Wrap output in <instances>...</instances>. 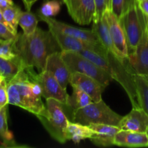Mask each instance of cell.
Listing matches in <instances>:
<instances>
[{"instance_id":"277c9868","label":"cell","mask_w":148,"mask_h":148,"mask_svg":"<svg viewBox=\"0 0 148 148\" xmlns=\"http://www.w3.org/2000/svg\"><path fill=\"white\" fill-rule=\"evenodd\" d=\"M72 121L85 125L103 124L119 127L122 116L113 111L103 101L92 102L90 105L72 111Z\"/></svg>"},{"instance_id":"52a82bcc","label":"cell","mask_w":148,"mask_h":148,"mask_svg":"<svg viewBox=\"0 0 148 148\" xmlns=\"http://www.w3.org/2000/svg\"><path fill=\"white\" fill-rule=\"evenodd\" d=\"M35 80L40 85L42 89V97L45 99L53 98L68 106L70 95L59 81L49 72L46 70L38 72L35 76Z\"/></svg>"},{"instance_id":"d6986e66","label":"cell","mask_w":148,"mask_h":148,"mask_svg":"<svg viewBox=\"0 0 148 148\" xmlns=\"http://www.w3.org/2000/svg\"><path fill=\"white\" fill-rule=\"evenodd\" d=\"M24 66L17 57L12 59H5L0 57V75L3 77L6 82L12 79Z\"/></svg>"},{"instance_id":"8992f818","label":"cell","mask_w":148,"mask_h":148,"mask_svg":"<svg viewBox=\"0 0 148 148\" xmlns=\"http://www.w3.org/2000/svg\"><path fill=\"white\" fill-rule=\"evenodd\" d=\"M62 56L72 73L79 72L96 79L103 87L106 88L112 77L106 71L99 67L80 53L71 51H61Z\"/></svg>"},{"instance_id":"6da1fadb","label":"cell","mask_w":148,"mask_h":148,"mask_svg":"<svg viewBox=\"0 0 148 148\" xmlns=\"http://www.w3.org/2000/svg\"><path fill=\"white\" fill-rule=\"evenodd\" d=\"M59 49L50 30L46 31L39 27L31 35L17 33L13 43L16 57L23 66L36 67L38 72L45 69L48 56Z\"/></svg>"},{"instance_id":"d4e9b609","label":"cell","mask_w":148,"mask_h":148,"mask_svg":"<svg viewBox=\"0 0 148 148\" xmlns=\"http://www.w3.org/2000/svg\"><path fill=\"white\" fill-rule=\"evenodd\" d=\"M62 2L56 0L47 1L43 3L39 10V14L46 17H52L59 14Z\"/></svg>"},{"instance_id":"5b68a950","label":"cell","mask_w":148,"mask_h":148,"mask_svg":"<svg viewBox=\"0 0 148 148\" xmlns=\"http://www.w3.org/2000/svg\"><path fill=\"white\" fill-rule=\"evenodd\" d=\"M119 20L127 37L129 55H130L135 51L146 28L145 14L140 10L137 0L132 3Z\"/></svg>"},{"instance_id":"4dcf8cb0","label":"cell","mask_w":148,"mask_h":148,"mask_svg":"<svg viewBox=\"0 0 148 148\" xmlns=\"http://www.w3.org/2000/svg\"><path fill=\"white\" fill-rule=\"evenodd\" d=\"M139 6H140V8L142 10V12L144 13V14L148 16V0L140 1Z\"/></svg>"},{"instance_id":"4316f807","label":"cell","mask_w":148,"mask_h":148,"mask_svg":"<svg viewBox=\"0 0 148 148\" xmlns=\"http://www.w3.org/2000/svg\"><path fill=\"white\" fill-rule=\"evenodd\" d=\"M111 0H95V12L92 22L98 21L103 17L107 10H110Z\"/></svg>"},{"instance_id":"74e56055","label":"cell","mask_w":148,"mask_h":148,"mask_svg":"<svg viewBox=\"0 0 148 148\" xmlns=\"http://www.w3.org/2000/svg\"><path fill=\"white\" fill-rule=\"evenodd\" d=\"M0 145H2V146H4V143H3L1 141V140H0Z\"/></svg>"},{"instance_id":"1f68e13d","label":"cell","mask_w":148,"mask_h":148,"mask_svg":"<svg viewBox=\"0 0 148 148\" xmlns=\"http://www.w3.org/2000/svg\"><path fill=\"white\" fill-rule=\"evenodd\" d=\"M13 4L12 0H0V10L2 12L4 9Z\"/></svg>"},{"instance_id":"30bf717a","label":"cell","mask_w":148,"mask_h":148,"mask_svg":"<svg viewBox=\"0 0 148 148\" xmlns=\"http://www.w3.org/2000/svg\"><path fill=\"white\" fill-rule=\"evenodd\" d=\"M128 62L134 74L148 75V33L146 28L135 51L129 55Z\"/></svg>"},{"instance_id":"8fae6325","label":"cell","mask_w":148,"mask_h":148,"mask_svg":"<svg viewBox=\"0 0 148 148\" xmlns=\"http://www.w3.org/2000/svg\"><path fill=\"white\" fill-rule=\"evenodd\" d=\"M69 84L72 87H76L86 92L93 102H98L102 100V93L106 88L96 79L79 72L71 74Z\"/></svg>"},{"instance_id":"8d00e7d4","label":"cell","mask_w":148,"mask_h":148,"mask_svg":"<svg viewBox=\"0 0 148 148\" xmlns=\"http://www.w3.org/2000/svg\"><path fill=\"white\" fill-rule=\"evenodd\" d=\"M142 76H143V77H144L145 79L147 81V82H148V75H142Z\"/></svg>"},{"instance_id":"7c38bea8","label":"cell","mask_w":148,"mask_h":148,"mask_svg":"<svg viewBox=\"0 0 148 148\" xmlns=\"http://www.w3.org/2000/svg\"><path fill=\"white\" fill-rule=\"evenodd\" d=\"M44 70L53 75L66 90L72 72L62 58L61 51L54 52L48 56Z\"/></svg>"},{"instance_id":"e0dca14e","label":"cell","mask_w":148,"mask_h":148,"mask_svg":"<svg viewBox=\"0 0 148 148\" xmlns=\"http://www.w3.org/2000/svg\"><path fill=\"white\" fill-rule=\"evenodd\" d=\"M92 30L95 32V34L98 36L100 42L102 43L103 46L107 49L109 52L115 55L116 57L120 59H124L122 55L120 53L118 49H116V46L114 45V41L111 38V34L108 28V24L107 22V19L106 17L105 14L101 20L98 21L92 22Z\"/></svg>"},{"instance_id":"4fadbf2b","label":"cell","mask_w":148,"mask_h":148,"mask_svg":"<svg viewBox=\"0 0 148 148\" xmlns=\"http://www.w3.org/2000/svg\"><path fill=\"white\" fill-rule=\"evenodd\" d=\"M110 34L114 45L124 59H128L129 51L127 37L120 20L110 10L105 12Z\"/></svg>"},{"instance_id":"9a60e30c","label":"cell","mask_w":148,"mask_h":148,"mask_svg":"<svg viewBox=\"0 0 148 148\" xmlns=\"http://www.w3.org/2000/svg\"><path fill=\"white\" fill-rule=\"evenodd\" d=\"M89 127L95 132V134L90 139L94 145L99 147L114 145V139L120 130L119 127L103 124H92Z\"/></svg>"},{"instance_id":"d6a6232c","label":"cell","mask_w":148,"mask_h":148,"mask_svg":"<svg viewBox=\"0 0 148 148\" xmlns=\"http://www.w3.org/2000/svg\"><path fill=\"white\" fill-rule=\"evenodd\" d=\"M38 0H22L25 7V9L27 11H30L33 4H34Z\"/></svg>"},{"instance_id":"7a4b0ae2","label":"cell","mask_w":148,"mask_h":148,"mask_svg":"<svg viewBox=\"0 0 148 148\" xmlns=\"http://www.w3.org/2000/svg\"><path fill=\"white\" fill-rule=\"evenodd\" d=\"M33 67L22 69L12 79L7 82L8 103L17 106L37 116L46 108L42 101V89L35 80Z\"/></svg>"},{"instance_id":"5bb4252c","label":"cell","mask_w":148,"mask_h":148,"mask_svg":"<svg viewBox=\"0 0 148 148\" xmlns=\"http://www.w3.org/2000/svg\"><path fill=\"white\" fill-rule=\"evenodd\" d=\"M120 130L136 132H146L148 128V115L141 107H132V111L120 121Z\"/></svg>"},{"instance_id":"ab89813d","label":"cell","mask_w":148,"mask_h":148,"mask_svg":"<svg viewBox=\"0 0 148 148\" xmlns=\"http://www.w3.org/2000/svg\"><path fill=\"white\" fill-rule=\"evenodd\" d=\"M146 133H147V137H148V128H147V131H146Z\"/></svg>"},{"instance_id":"f546056e","label":"cell","mask_w":148,"mask_h":148,"mask_svg":"<svg viewBox=\"0 0 148 148\" xmlns=\"http://www.w3.org/2000/svg\"><path fill=\"white\" fill-rule=\"evenodd\" d=\"M8 95L7 91V82L4 79L0 84V109L8 105Z\"/></svg>"},{"instance_id":"83f0119b","label":"cell","mask_w":148,"mask_h":148,"mask_svg":"<svg viewBox=\"0 0 148 148\" xmlns=\"http://www.w3.org/2000/svg\"><path fill=\"white\" fill-rule=\"evenodd\" d=\"M14 40V39L10 41L0 43V57L5 59H12L16 57V54L13 50Z\"/></svg>"},{"instance_id":"836d02e7","label":"cell","mask_w":148,"mask_h":148,"mask_svg":"<svg viewBox=\"0 0 148 148\" xmlns=\"http://www.w3.org/2000/svg\"><path fill=\"white\" fill-rule=\"evenodd\" d=\"M0 22H1V23H4V24H5L6 25H7V27H8V25H7V23H6V21H5V20H4V17H3L2 12H1V10H0ZM9 28H10V27H9Z\"/></svg>"},{"instance_id":"f1b7e54d","label":"cell","mask_w":148,"mask_h":148,"mask_svg":"<svg viewBox=\"0 0 148 148\" xmlns=\"http://www.w3.org/2000/svg\"><path fill=\"white\" fill-rule=\"evenodd\" d=\"M17 35L13 33L5 24L0 22V43L14 40Z\"/></svg>"},{"instance_id":"cb8c5ba5","label":"cell","mask_w":148,"mask_h":148,"mask_svg":"<svg viewBox=\"0 0 148 148\" xmlns=\"http://www.w3.org/2000/svg\"><path fill=\"white\" fill-rule=\"evenodd\" d=\"M38 20L34 13L30 11L21 12L19 18V25L21 27L23 33L25 35H31L37 29Z\"/></svg>"},{"instance_id":"7402d4cb","label":"cell","mask_w":148,"mask_h":148,"mask_svg":"<svg viewBox=\"0 0 148 148\" xmlns=\"http://www.w3.org/2000/svg\"><path fill=\"white\" fill-rule=\"evenodd\" d=\"M72 88H73V92L72 95L69 97V103H68V106L72 110V112L74 110L84 108L93 102L90 97L86 92H83L76 87L73 86Z\"/></svg>"},{"instance_id":"ac0fdd59","label":"cell","mask_w":148,"mask_h":148,"mask_svg":"<svg viewBox=\"0 0 148 148\" xmlns=\"http://www.w3.org/2000/svg\"><path fill=\"white\" fill-rule=\"evenodd\" d=\"M95 132L88 125L75 121H69L64 131V137L66 140L74 143H79L82 140L90 139Z\"/></svg>"},{"instance_id":"ba28073f","label":"cell","mask_w":148,"mask_h":148,"mask_svg":"<svg viewBox=\"0 0 148 148\" xmlns=\"http://www.w3.org/2000/svg\"><path fill=\"white\" fill-rule=\"evenodd\" d=\"M38 17L42 21L47 24L49 28L56 29L68 36H70L75 38L87 42V43H93V44H102L100 42L97 35L92 30L79 28V27L66 24V23L58 21L52 17H46L40 14H38Z\"/></svg>"},{"instance_id":"d590c367","label":"cell","mask_w":148,"mask_h":148,"mask_svg":"<svg viewBox=\"0 0 148 148\" xmlns=\"http://www.w3.org/2000/svg\"><path fill=\"white\" fill-rule=\"evenodd\" d=\"M4 80V78L3 77L1 76V75H0V84H1V82H2Z\"/></svg>"},{"instance_id":"603a6c76","label":"cell","mask_w":148,"mask_h":148,"mask_svg":"<svg viewBox=\"0 0 148 148\" xmlns=\"http://www.w3.org/2000/svg\"><path fill=\"white\" fill-rule=\"evenodd\" d=\"M21 12V9L14 4L7 7L1 12L8 27L15 34H17V25H19V18Z\"/></svg>"},{"instance_id":"3957f363","label":"cell","mask_w":148,"mask_h":148,"mask_svg":"<svg viewBox=\"0 0 148 148\" xmlns=\"http://www.w3.org/2000/svg\"><path fill=\"white\" fill-rule=\"evenodd\" d=\"M46 101L44 111L36 116L52 138L60 144H64L67 141L64 131L69 121L66 115L69 107L53 98Z\"/></svg>"},{"instance_id":"484cf974","label":"cell","mask_w":148,"mask_h":148,"mask_svg":"<svg viewBox=\"0 0 148 148\" xmlns=\"http://www.w3.org/2000/svg\"><path fill=\"white\" fill-rule=\"evenodd\" d=\"M134 1L135 0H111L110 10L119 19Z\"/></svg>"},{"instance_id":"44dd1931","label":"cell","mask_w":148,"mask_h":148,"mask_svg":"<svg viewBox=\"0 0 148 148\" xmlns=\"http://www.w3.org/2000/svg\"><path fill=\"white\" fill-rule=\"evenodd\" d=\"M0 140L4 147H19L15 143L14 135L7 124V106L0 109Z\"/></svg>"},{"instance_id":"9c48e42d","label":"cell","mask_w":148,"mask_h":148,"mask_svg":"<svg viewBox=\"0 0 148 148\" xmlns=\"http://www.w3.org/2000/svg\"><path fill=\"white\" fill-rule=\"evenodd\" d=\"M63 2L75 23L81 25L92 23L95 12V0H63Z\"/></svg>"},{"instance_id":"2e32d148","label":"cell","mask_w":148,"mask_h":148,"mask_svg":"<svg viewBox=\"0 0 148 148\" xmlns=\"http://www.w3.org/2000/svg\"><path fill=\"white\" fill-rule=\"evenodd\" d=\"M114 145L127 147H148L147 134L146 132L120 130L115 136Z\"/></svg>"},{"instance_id":"ffe728a7","label":"cell","mask_w":148,"mask_h":148,"mask_svg":"<svg viewBox=\"0 0 148 148\" xmlns=\"http://www.w3.org/2000/svg\"><path fill=\"white\" fill-rule=\"evenodd\" d=\"M137 102L148 115V82L142 75L133 74Z\"/></svg>"},{"instance_id":"f35d334b","label":"cell","mask_w":148,"mask_h":148,"mask_svg":"<svg viewBox=\"0 0 148 148\" xmlns=\"http://www.w3.org/2000/svg\"><path fill=\"white\" fill-rule=\"evenodd\" d=\"M137 1H139V2H140V1H146V0H137Z\"/></svg>"},{"instance_id":"e575fe53","label":"cell","mask_w":148,"mask_h":148,"mask_svg":"<svg viewBox=\"0 0 148 148\" xmlns=\"http://www.w3.org/2000/svg\"><path fill=\"white\" fill-rule=\"evenodd\" d=\"M145 24H146V29L148 33V16L145 14Z\"/></svg>"}]
</instances>
